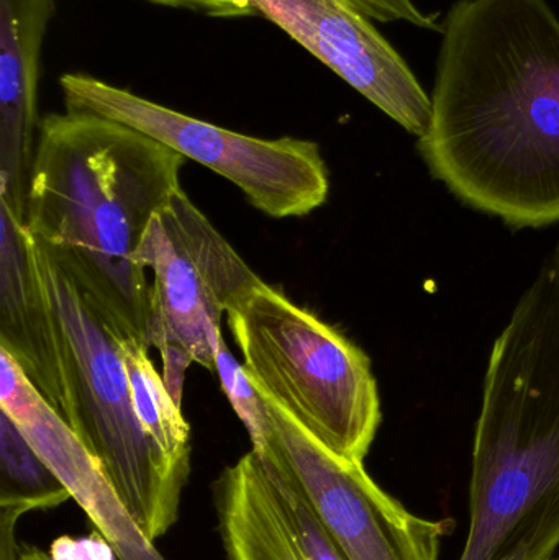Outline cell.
Returning a JSON list of instances; mask_svg holds the SVG:
<instances>
[{
	"label": "cell",
	"mask_w": 559,
	"mask_h": 560,
	"mask_svg": "<svg viewBox=\"0 0 559 560\" xmlns=\"http://www.w3.org/2000/svg\"><path fill=\"white\" fill-rule=\"evenodd\" d=\"M0 348L43 397L65 410L61 349L55 315L33 259L25 223L0 203Z\"/></svg>",
	"instance_id": "obj_13"
},
{
	"label": "cell",
	"mask_w": 559,
	"mask_h": 560,
	"mask_svg": "<svg viewBox=\"0 0 559 560\" xmlns=\"http://www.w3.org/2000/svg\"><path fill=\"white\" fill-rule=\"evenodd\" d=\"M432 173L511 226L559 222V19L547 0H458L442 22Z\"/></svg>",
	"instance_id": "obj_1"
},
{
	"label": "cell",
	"mask_w": 559,
	"mask_h": 560,
	"mask_svg": "<svg viewBox=\"0 0 559 560\" xmlns=\"http://www.w3.org/2000/svg\"><path fill=\"white\" fill-rule=\"evenodd\" d=\"M131 400L138 420L151 440L179 466L190 469V427L156 371L148 351L133 341H121Z\"/></svg>",
	"instance_id": "obj_14"
},
{
	"label": "cell",
	"mask_w": 559,
	"mask_h": 560,
	"mask_svg": "<svg viewBox=\"0 0 559 560\" xmlns=\"http://www.w3.org/2000/svg\"><path fill=\"white\" fill-rule=\"evenodd\" d=\"M28 510L23 506H0V560H22L16 541V525Z\"/></svg>",
	"instance_id": "obj_20"
},
{
	"label": "cell",
	"mask_w": 559,
	"mask_h": 560,
	"mask_svg": "<svg viewBox=\"0 0 559 560\" xmlns=\"http://www.w3.org/2000/svg\"><path fill=\"white\" fill-rule=\"evenodd\" d=\"M216 374L219 375L223 394L229 398L236 417L248 431L252 450L259 456L268 453L271 421H269L266 400L259 394L258 388L253 385L252 378L246 374V369L226 348L225 339L220 341L219 349H217Z\"/></svg>",
	"instance_id": "obj_16"
},
{
	"label": "cell",
	"mask_w": 559,
	"mask_h": 560,
	"mask_svg": "<svg viewBox=\"0 0 559 560\" xmlns=\"http://www.w3.org/2000/svg\"><path fill=\"white\" fill-rule=\"evenodd\" d=\"M56 0H0V203L25 220L43 39Z\"/></svg>",
	"instance_id": "obj_12"
},
{
	"label": "cell",
	"mask_w": 559,
	"mask_h": 560,
	"mask_svg": "<svg viewBox=\"0 0 559 560\" xmlns=\"http://www.w3.org/2000/svg\"><path fill=\"white\" fill-rule=\"evenodd\" d=\"M22 560H51L46 552L33 548V546H25L22 548Z\"/></svg>",
	"instance_id": "obj_21"
},
{
	"label": "cell",
	"mask_w": 559,
	"mask_h": 560,
	"mask_svg": "<svg viewBox=\"0 0 559 560\" xmlns=\"http://www.w3.org/2000/svg\"><path fill=\"white\" fill-rule=\"evenodd\" d=\"M358 12L376 22H406L419 28L440 32L442 23L436 22V15L423 13L414 0H343Z\"/></svg>",
	"instance_id": "obj_17"
},
{
	"label": "cell",
	"mask_w": 559,
	"mask_h": 560,
	"mask_svg": "<svg viewBox=\"0 0 559 560\" xmlns=\"http://www.w3.org/2000/svg\"><path fill=\"white\" fill-rule=\"evenodd\" d=\"M71 499L59 477L0 410V506L51 510Z\"/></svg>",
	"instance_id": "obj_15"
},
{
	"label": "cell",
	"mask_w": 559,
	"mask_h": 560,
	"mask_svg": "<svg viewBox=\"0 0 559 560\" xmlns=\"http://www.w3.org/2000/svg\"><path fill=\"white\" fill-rule=\"evenodd\" d=\"M265 400L271 421L266 454L292 477L347 560H439L449 522L414 515L368 476L363 463L338 456Z\"/></svg>",
	"instance_id": "obj_8"
},
{
	"label": "cell",
	"mask_w": 559,
	"mask_h": 560,
	"mask_svg": "<svg viewBox=\"0 0 559 560\" xmlns=\"http://www.w3.org/2000/svg\"><path fill=\"white\" fill-rule=\"evenodd\" d=\"M559 548V246L489 359L459 560H554Z\"/></svg>",
	"instance_id": "obj_3"
},
{
	"label": "cell",
	"mask_w": 559,
	"mask_h": 560,
	"mask_svg": "<svg viewBox=\"0 0 559 560\" xmlns=\"http://www.w3.org/2000/svg\"><path fill=\"white\" fill-rule=\"evenodd\" d=\"M226 323L259 394L338 456L363 463L381 424L363 349L263 280L230 305Z\"/></svg>",
	"instance_id": "obj_5"
},
{
	"label": "cell",
	"mask_w": 559,
	"mask_h": 560,
	"mask_svg": "<svg viewBox=\"0 0 559 560\" xmlns=\"http://www.w3.org/2000/svg\"><path fill=\"white\" fill-rule=\"evenodd\" d=\"M557 560H559V559H557Z\"/></svg>",
	"instance_id": "obj_22"
},
{
	"label": "cell",
	"mask_w": 559,
	"mask_h": 560,
	"mask_svg": "<svg viewBox=\"0 0 559 560\" xmlns=\"http://www.w3.org/2000/svg\"><path fill=\"white\" fill-rule=\"evenodd\" d=\"M147 2L170 7V9L206 13L209 16H217V19H240V16L256 15L249 0H147Z\"/></svg>",
	"instance_id": "obj_19"
},
{
	"label": "cell",
	"mask_w": 559,
	"mask_h": 560,
	"mask_svg": "<svg viewBox=\"0 0 559 560\" xmlns=\"http://www.w3.org/2000/svg\"><path fill=\"white\" fill-rule=\"evenodd\" d=\"M28 238L58 328L62 418L154 542L177 522L190 469L174 463L138 420L121 351L124 339L102 322L78 285L30 233Z\"/></svg>",
	"instance_id": "obj_4"
},
{
	"label": "cell",
	"mask_w": 559,
	"mask_h": 560,
	"mask_svg": "<svg viewBox=\"0 0 559 560\" xmlns=\"http://www.w3.org/2000/svg\"><path fill=\"white\" fill-rule=\"evenodd\" d=\"M186 158L120 121L69 110L39 120L25 229L125 341L150 349V280L133 262Z\"/></svg>",
	"instance_id": "obj_2"
},
{
	"label": "cell",
	"mask_w": 559,
	"mask_h": 560,
	"mask_svg": "<svg viewBox=\"0 0 559 560\" xmlns=\"http://www.w3.org/2000/svg\"><path fill=\"white\" fill-rule=\"evenodd\" d=\"M133 262L153 272L148 341L160 351L164 384L183 407L187 369L216 371L222 315L261 279L183 189L154 213Z\"/></svg>",
	"instance_id": "obj_6"
},
{
	"label": "cell",
	"mask_w": 559,
	"mask_h": 560,
	"mask_svg": "<svg viewBox=\"0 0 559 560\" xmlns=\"http://www.w3.org/2000/svg\"><path fill=\"white\" fill-rule=\"evenodd\" d=\"M256 15L288 33L409 133L422 137L432 101L396 48L343 0H249Z\"/></svg>",
	"instance_id": "obj_9"
},
{
	"label": "cell",
	"mask_w": 559,
	"mask_h": 560,
	"mask_svg": "<svg viewBox=\"0 0 559 560\" xmlns=\"http://www.w3.org/2000/svg\"><path fill=\"white\" fill-rule=\"evenodd\" d=\"M0 410L12 418L33 450L65 483L71 499L110 542L118 560H164L128 513L97 459L2 348Z\"/></svg>",
	"instance_id": "obj_11"
},
{
	"label": "cell",
	"mask_w": 559,
	"mask_h": 560,
	"mask_svg": "<svg viewBox=\"0 0 559 560\" xmlns=\"http://www.w3.org/2000/svg\"><path fill=\"white\" fill-rule=\"evenodd\" d=\"M51 560H117L110 542L98 532L84 538L61 536L49 548Z\"/></svg>",
	"instance_id": "obj_18"
},
{
	"label": "cell",
	"mask_w": 559,
	"mask_h": 560,
	"mask_svg": "<svg viewBox=\"0 0 559 560\" xmlns=\"http://www.w3.org/2000/svg\"><path fill=\"white\" fill-rule=\"evenodd\" d=\"M59 85L69 110L120 121L166 144L235 184L272 219L308 215L330 192L327 164L314 141L236 133L82 72L62 74Z\"/></svg>",
	"instance_id": "obj_7"
},
{
	"label": "cell",
	"mask_w": 559,
	"mask_h": 560,
	"mask_svg": "<svg viewBox=\"0 0 559 560\" xmlns=\"http://www.w3.org/2000/svg\"><path fill=\"white\" fill-rule=\"evenodd\" d=\"M220 536L229 560H347L275 457L255 451L216 482Z\"/></svg>",
	"instance_id": "obj_10"
}]
</instances>
